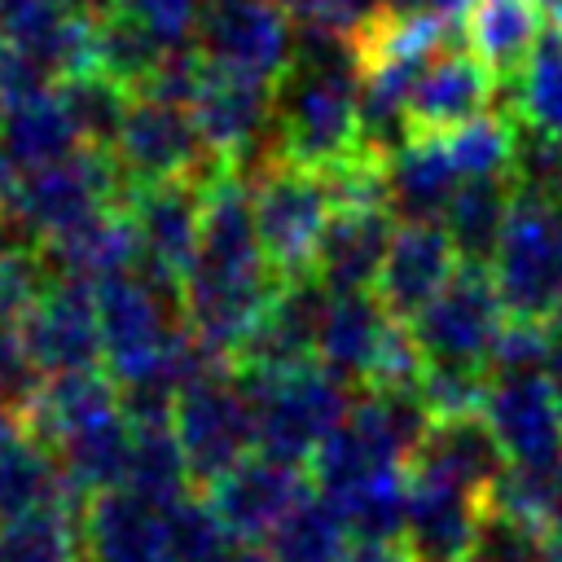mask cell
Here are the masks:
<instances>
[{
  "mask_svg": "<svg viewBox=\"0 0 562 562\" xmlns=\"http://www.w3.org/2000/svg\"><path fill=\"white\" fill-rule=\"evenodd\" d=\"M360 149V57L351 35L294 26V61L277 79V154L329 167Z\"/></svg>",
  "mask_w": 562,
  "mask_h": 562,
  "instance_id": "6da1fadb",
  "label": "cell"
},
{
  "mask_svg": "<svg viewBox=\"0 0 562 562\" xmlns=\"http://www.w3.org/2000/svg\"><path fill=\"white\" fill-rule=\"evenodd\" d=\"M255 408V448L263 457L307 465L325 435H334L351 413V386L334 378L321 360L285 369H233Z\"/></svg>",
  "mask_w": 562,
  "mask_h": 562,
  "instance_id": "7a4b0ae2",
  "label": "cell"
},
{
  "mask_svg": "<svg viewBox=\"0 0 562 562\" xmlns=\"http://www.w3.org/2000/svg\"><path fill=\"white\" fill-rule=\"evenodd\" d=\"M487 268L509 316L553 325L562 312V202L540 189H518Z\"/></svg>",
  "mask_w": 562,
  "mask_h": 562,
  "instance_id": "3957f363",
  "label": "cell"
},
{
  "mask_svg": "<svg viewBox=\"0 0 562 562\" xmlns=\"http://www.w3.org/2000/svg\"><path fill=\"white\" fill-rule=\"evenodd\" d=\"M123 198H127V176L114 149L79 145L44 167L22 171L9 198V215L31 241H48L101 211L123 206Z\"/></svg>",
  "mask_w": 562,
  "mask_h": 562,
  "instance_id": "277c9868",
  "label": "cell"
},
{
  "mask_svg": "<svg viewBox=\"0 0 562 562\" xmlns=\"http://www.w3.org/2000/svg\"><path fill=\"white\" fill-rule=\"evenodd\" d=\"M255 224L263 255L277 277H303L316 268V250L325 237V224L334 215L329 189L316 167H299L277 158L255 184Z\"/></svg>",
  "mask_w": 562,
  "mask_h": 562,
  "instance_id": "5b68a950",
  "label": "cell"
},
{
  "mask_svg": "<svg viewBox=\"0 0 562 562\" xmlns=\"http://www.w3.org/2000/svg\"><path fill=\"white\" fill-rule=\"evenodd\" d=\"M123 211L136 228V272L171 294L184 290V277L198 259L202 233V184L198 180H162V184H127Z\"/></svg>",
  "mask_w": 562,
  "mask_h": 562,
  "instance_id": "8992f818",
  "label": "cell"
},
{
  "mask_svg": "<svg viewBox=\"0 0 562 562\" xmlns=\"http://www.w3.org/2000/svg\"><path fill=\"white\" fill-rule=\"evenodd\" d=\"M180 448L189 457L193 483L206 492L255 448V408L237 382V373H211L193 382L171 413Z\"/></svg>",
  "mask_w": 562,
  "mask_h": 562,
  "instance_id": "52a82bcc",
  "label": "cell"
},
{
  "mask_svg": "<svg viewBox=\"0 0 562 562\" xmlns=\"http://www.w3.org/2000/svg\"><path fill=\"white\" fill-rule=\"evenodd\" d=\"M114 158H119L127 184H162V180L206 184L215 171L228 167L202 145L193 114L184 105H167L158 97L132 101L123 132L114 140Z\"/></svg>",
  "mask_w": 562,
  "mask_h": 562,
  "instance_id": "ba28073f",
  "label": "cell"
},
{
  "mask_svg": "<svg viewBox=\"0 0 562 562\" xmlns=\"http://www.w3.org/2000/svg\"><path fill=\"white\" fill-rule=\"evenodd\" d=\"M505 299L496 277L479 259H461L443 290L408 321L426 360H483L505 325Z\"/></svg>",
  "mask_w": 562,
  "mask_h": 562,
  "instance_id": "9c48e42d",
  "label": "cell"
},
{
  "mask_svg": "<svg viewBox=\"0 0 562 562\" xmlns=\"http://www.w3.org/2000/svg\"><path fill=\"white\" fill-rule=\"evenodd\" d=\"M193 44L211 66L277 83L294 61V18L277 0H220L202 9Z\"/></svg>",
  "mask_w": 562,
  "mask_h": 562,
  "instance_id": "30bf717a",
  "label": "cell"
},
{
  "mask_svg": "<svg viewBox=\"0 0 562 562\" xmlns=\"http://www.w3.org/2000/svg\"><path fill=\"white\" fill-rule=\"evenodd\" d=\"M18 338L40 378L101 364L105 342H101L97 285L53 277L48 290L35 299V307L18 321Z\"/></svg>",
  "mask_w": 562,
  "mask_h": 562,
  "instance_id": "8fae6325",
  "label": "cell"
},
{
  "mask_svg": "<svg viewBox=\"0 0 562 562\" xmlns=\"http://www.w3.org/2000/svg\"><path fill=\"white\" fill-rule=\"evenodd\" d=\"M329 303H334V290L316 272L285 277L277 285L272 303L263 307L259 325L246 334L233 369H285V364L316 360V342H321Z\"/></svg>",
  "mask_w": 562,
  "mask_h": 562,
  "instance_id": "7c38bea8",
  "label": "cell"
},
{
  "mask_svg": "<svg viewBox=\"0 0 562 562\" xmlns=\"http://www.w3.org/2000/svg\"><path fill=\"white\" fill-rule=\"evenodd\" d=\"M483 527V496L426 474L408 470V514L400 544L413 553V562H474Z\"/></svg>",
  "mask_w": 562,
  "mask_h": 562,
  "instance_id": "4fadbf2b",
  "label": "cell"
},
{
  "mask_svg": "<svg viewBox=\"0 0 562 562\" xmlns=\"http://www.w3.org/2000/svg\"><path fill=\"white\" fill-rule=\"evenodd\" d=\"M4 48L31 57L53 79H75L97 70V18L70 9L66 0H0Z\"/></svg>",
  "mask_w": 562,
  "mask_h": 562,
  "instance_id": "5bb4252c",
  "label": "cell"
},
{
  "mask_svg": "<svg viewBox=\"0 0 562 562\" xmlns=\"http://www.w3.org/2000/svg\"><path fill=\"white\" fill-rule=\"evenodd\" d=\"M312 487V474L303 465L277 461V457H246L224 479H215L202 496L215 505V514L228 522L237 540H268L272 527L294 509V501Z\"/></svg>",
  "mask_w": 562,
  "mask_h": 562,
  "instance_id": "9a60e30c",
  "label": "cell"
},
{
  "mask_svg": "<svg viewBox=\"0 0 562 562\" xmlns=\"http://www.w3.org/2000/svg\"><path fill=\"white\" fill-rule=\"evenodd\" d=\"M483 417L501 439L509 465L553 470L562 461V408L544 373L496 378L487 391Z\"/></svg>",
  "mask_w": 562,
  "mask_h": 562,
  "instance_id": "2e32d148",
  "label": "cell"
},
{
  "mask_svg": "<svg viewBox=\"0 0 562 562\" xmlns=\"http://www.w3.org/2000/svg\"><path fill=\"white\" fill-rule=\"evenodd\" d=\"M457 263H461V255L439 220H404L391 237V250L373 281V294L391 316L413 321L443 290V281L452 277Z\"/></svg>",
  "mask_w": 562,
  "mask_h": 562,
  "instance_id": "e0dca14e",
  "label": "cell"
},
{
  "mask_svg": "<svg viewBox=\"0 0 562 562\" xmlns=\"http://www.w3.org/2000/svg\"><path fill=\"white\" fill-rule=\"evenodd\" d=\"M501 97V79L461 44V48H439L413 92H408V119H413V132H452L479 114H487Z\"/></svg>",
  "mask_w": 562,
  "mask_h": 562,
  "instance_id": "ac0fdd59",
  "label": "cell"
},
{
  "mask_svg": "<svg viewBox=\"0 0 562 562\" xmlns=\"http://www.w3.org/2000/svg\"><path fill=\"white\" fill-rule=\"evenodd\" d=\"M83 562H171L167 509L149 505L132 487L88 496Z\"/></svg>",
  "mask_w": 562,
  "mask_h": 562,
  "instance_id": "d6986e66",
  "label": "cell"
},
{
  "mask_svg": "<svg viewBox=\"0 0 562 562\" xmlns=\"http://www.w3.org/2000/svg\"><path fill=\"white\" fill-rule=\"evenodd\" d=\"M119 408H123L119 382L110 378V369L92 364V369H70V373L40 378L31 386V395L18 404V417H22L26 435L57 448L75 430H83V426H92V422H101Z\"/></svg>",
  "mask_w": 562,
  "mask_h": 562,
  "instance_id": "ffe728a7",
  "label": "cell"
},
{
  "mask_svg": "<svg viewBox=\"0 0 562 562\" xmlns=\"http://www.w3.org/2000/svg\"><path fill=\"white\" fill-rule=\"evenodd\" d=\"M395 237V211L373 206V211H334L316 250V277L334 294L369 290L382 272V259Z\"/></svg>",
  "mask_w": 562,
  "mask_h": 562,
  "instance_id": "44dd1931",
  "label": "cell"
},
{
  "mask_svg": "<svg viewBox=\"0 0 562 562\" xmlns=\"http://www.w3.org/2000/svg\"><path fill=\"white\" fill-rule=\"evenodd\" d=\"M408 470H426L439 474L474 496H487L492 483L509 470V457L501 448V439L492 435L487 417H452V422H435L417 448V457L408 461Z\"/></svg>",
  "mask_w": 562,
  "mask_h": 562,
  "instance_id": "7402d4cb",
  "label": "cell"
},
{
  "mask_svg": "<svg viewBox=\"0 0 562 562\" xmlns=\"http://www.w3.org/2000/svg\"><path fill=\"white\" fill-rule=\"evenodd\" d=\"M40 255H44L53 277L101 285V281L136 268V228H132L127 211L114 206V211H101V215L66 228L57 237H48L40 246Z\"/></svg>",
  "mask_w": 562,
  "mask_h": 562,
  "instance_id": "603a6c76",
  "label": "cell"
},
{
  "mask_svg": "<svg viewBox=\"0 0 562 562\" xmlns=\"http://www.w3.org/2000/svg\"><path fill=\"white\" fill-rule=\"evenodd\" d=\"M79 145H83V136H79V123H75L61 88H40L31 97L0 105V149L13 162V171L44 167Z\"/></svg>",
  "mask_w": 562,
  "mask_h": 562,
  "instance_id": "cb8c5ba5",
  "label": "cell"
},
{
  "mask_svg": "<svg viewBox=\"0 0 562 562\" xmlns=\"http://www.w3.org/2000/svg\"><path fill=\"white\" fill-rule=\"evenodd\" d=\"M391 211L395 220H443L452 193L461 189V171L448 154L443 132H417L391 162Z\"/></svg>",
  "mask_w": 562,
  "mask_h": 562,
  "instance_id": "d4e9b609",
  "label": "cell"
},
{
  "mask_svg": "<svg viewBox=\"0 0 562 562\" xmlns=\"http://www.w3.org/2000/svg\"><path fill=\"white\" fill-rule=\"evenodd\" d=\"M395 316L378 303V294L351 290V294H334L329 316L321 325V342H316V360L342 378L347 386H364L369 364L382 347V334Z\"/></svg>",
  "mask_w": 562,
  "mask_h": 562,
  "instance_id": "484cf974",
  "label": "cell"
},
{
  "mask_svg": "<svg viewBox=\"0 0 562 562\" xmlns=\"http://www.w3.org/2000/svg\"><path fill=\"white\" fill-rule=\"evenodd\" d=\"M540 35H544V13L536 0H474V9L465 13V26H461L465 48L501 83L527 66Z\"/></svg>",
  "mask_w": 562,
  "mask_h": 562,
  "instance_id": "4316f807",
  "label": "cell"
},
{
  "mask_svg": "<svg viewBox=\"0 0 562 562\" xmlns=\"http://www.w3.org/2000/svg\"><path fill=\"white\" fill-rule=\"evenodd\" d=\"M514 176H470L461 180V189L452 193L448 211H443V228L457 246L461 259H479L487 263L505 224H509V211H514Z\"/></svg>",
  "mask_w": 562,
  "mask_h": 562,
  "instance_id": "83f0119b",
  "label": "cell"
},
{
  "mask_svg": "<svg viewBox=\"0 0 562 562\" xmlns=\"http://www.w3.org/2000/svg\"><path fill=\"white\" fill-rule=\"evenodd\" d=\"M57 465L66 474V483L88 501L97 492L123 487L127 479V452H132V422L127 413H110L83 430H75L70 439H61L57 448Z\"/></svg>",
  "mask_w": 562,
  "mask_h": 562,
  "instance_id": "f1b7e54d",
  "label": "cell"
},
{
  "mask_svg": "<svg viewBox=\"0 0 562 562\" xmlns=\"http://www.w3.org/2000/svg\"><path fill=\"white\" fill-rule=\"evenodd\" d=\"M189 483H193V470H189V457L180 448V435H176L171 417L132 422V452H127L123 487H132L149 505L167 509V505L189 496Z\"/></svg>",
  "mask_w": 562,
  "mask_h": 562,
  "instance_id": "f546056e",
  "label": "cell"
},
{
  "mask_svg": "<svg viewBox=\"0 0 562 562\" xmlns=\"http://www.w3.org/2000/svg\"><path fill=\"white\" fill-rule=\"evenodd\" d=\"M496 101L522 127L544 132V136H562V31L544 26V35L531 48L527 66L514 79L501 83Z\"/></svg>",
  "mask_w": 562,
  "mask_h": 562,
  "instance_id": "4dcf8cb0",
  "label": "cell"
},
{
  "mask_svg": "<svg viewBox=\"0 0 562 562\" xmlns=\"http://www.w3.org/2000/svg\"><path fill=\"white\" fill-rule=\"evenodd\" d=\"M347 522L338 505L316 492V483L294 501V509L272 527L268 536V558L272 562H342L347 558Z\"/></svg>",
  "mask_w": 562,
  "mask_h": 562,
  "instance_id": "1f68e13d",
  "label": "cell"
},
{
  "mask_svg": "<svg viewBox=\"0 0 562 562\" xmlns=\"http://www.w3.org/2000/svg\"><path fill=\"white\" fill-rule=\"evenodd\" d=\"M0 562H83L79 501H48L0 522Z\"/></svg>",
  "mask_w": 562,
  "mask_h": 562,
  "instance_id": "d6a6232c",
  "label": "cell"
},
{
  "mask_svg": "<svg viewBox=\"0 0 562 562\" xmlns=\"http://www.w3.org/2000/svg\"><path fill=\"white\" fill-rule=\"evenodd\" d=\"M356 540L386 544L404 536V514H408V470L404 465H382L369 479L351 483L347 492L329 496Z\"/></svg>",
  "mask_w": 562,
  "mask_h": 562,
  "instance_id": "836d02e7",
  "label": "cell"
},
{
  "mask_svg": "<svg viewBox=\"0 0 562 562\" xmlns=\"http://www.w3.org/2000/svg\"><path fill=\"white\" fill-rule=\"evenodd\" d=\"M167 57V44L158 35H149L136 18L127 13H105L97 18V70L119 79L132 92H145V83L154 79L158 61Z\"/></svg>",
  "mask_w": 562,
  "mask_h": 562,
  "instance_id": "e575fe53",
  "label": "cell"
},
{
  "mask_svg": "<svg viewBox=\"0 0 562 562\" xmlns=\"http://www.w3.org/2000/svg\"><path fill=\"white\" fill-rule=\"evenodd\" d=\"M443 140L465 180L470 176H509L514 154H518V119L505 110H487V114L443 132Z\"/></svg>",
  "mask_w": 562,
  "mask_h": 562,
  "instance_id": "d590c367",
  "label": "cell"
},
{
  "mask_svg": "<svg viewBox=\"0 0 562 562\" xmlns=\"http://www.w3.org/2000/svg\"><path fill=\"white\" fill-rule=\"evenodd\" d=\"M61 97H66L75 123H79L83 145L114 149V140L123 132V119L132 110V88H123L119 79H110L101 70H88V75L61 79Z\"/></svg>",
  "mask_w": 562,
  "mask_h": 562,
  "instance_id": "8d00e7d4",
  "label": "cell"
},
{
  "mask_svg": "<svg viewBox=\"0 0 562 562\" xmlns=\"http://www.w3.org/2000/svg\"><path fill=\"white\" fill-rule=\"evenodd\" d=\"M492 382L496 378L483 360H426L417 395H422L430 422H452V417L483 413Z\"/></svg>",
  "mask_w": 562,
  "mask_h": 562,
  "instance_id": "74e56055",
  "label": "cell"
},
{
  "mask_svg": "<svg viewBox=\"0 0 562 562\" xmlns=\"http://www.w3.org/2000/svg\"><path fill=\"white\" fill-rule=\"evenodd\" d=\"M167 531H171V562H224L237 536L215 514L206 496H184L167 505Z\"/></svg>",
  "mask_w": 562,
  "mask_h": 562,
  "instance_id": "f35d334b",
  "label": "cell"
},
{
  "mask_svg": "<svg viewBox=\"0 0 562 562\" xmlns=\"http://www.w3.org/2000/svg\"><path fill=\"white\" fill-rule=\"evenodd\" d=\"M483 509L505 514L531 531L553 536V470H527V465H509L492 492L483 496Z\"/></svg>",
  "mask_w": 562,
  "mask_h": 562,
  "instance_id": "ab89813d",
  "label": "cell"
},
{
  "mask_svg": "<svg viewBox=\"0 0 562 562\" xmlns=\"http://www.w3.org/2000/svg\"><path fill=\"white\" fill-rule=\"evenodd\" d=\"M553 347H558L553 325L509 316V321L501 325V334L492 338L483 364L492 369V378H531V373H544V369H549Z\"/></svg>",
  "mask_w": 562,
  "mask_h": 562,
  "instance_id": "60d3db41",
  "label": "cell"
},
{
  "mask_svg": "<svg viewBox=\"0 0 562 562\" xmlns=\"http://www.w3.org/2000/svg\"><path fill=\"white\" fill-rule=\"evenodd\" d=\"M48 281L53 272L35 246H0V325H18Z\"/></svg>",
  "mask_w": 562,
  "mask_h": 562,
  "instance_id": "b9f144b4",
  "label": "cell"
},
{
  "mask_svg": "<svg viewBox=\"0 0 562 562\" xmlns=\"http://www.w3.org/2000/svg\"><path fill=\"white\" fill-rule=\"evenodd\" d=\"M553 536L544 531H531L505 514H492L483 509V527H479V549H474V562H540L544 544Z\"/></svg>",
  "mask_w": 562,
  "mask_h": 562,
  "instance_id": "7bdbcfd3",
  "label": "cell"
},
{
  "mask_svg": "<svg viewBox=\"0 0 562 562\" xmlns=\"http://www.w3.org/2000/svg\"><path fill=\"white\" fill-rule=\"evenodd\" d=\"M119 13L136 18L149 35H158L167 48H184L198 35L202 0H119Z\"/></svg>",
  "mask_w": 562,
  "mask_h": 562,
  "instance_id": "ee69618b",
  "label": "cell"
},
{
  "mask_svg": "<svg viewBox=\"0 0 562 562\" xmlns=\"http://www.w3.org/2000/svg\"><path fill=\"white\" fill-rule=\"evenodd\" d=\"M294 26H329L342 35H356L386 0H277Z\"/></svg>",
  "mask_w": 562,
  "mask_h": 562,
  "instance_id": "f6af8a7d",
  "label": "cell"
},
{
  "mask_svg": "<svg viewBox=\"0 0 562 562\" xmlns=\"http://www.w3.org/2000/svg\"><path fill=\"white\" fill-rule=\"evenodd\" d=\"M35 382H40V373H35V364L26 360L18 329L0 325V404L18 408V404L31 395Z\"/></svg>",
  "mask_w": 562,
  "mask_h": 562,
  "instance_id": "bcb514c9",
  "label": "cell"
},
{
  "mask_svg": "<svg viewBox=\"0 0 562 562\" xmlns=\"http://www.w3.org/2000/svg\"><path fill=\"white\" fill-rule=\"evenodd\" d=\"M386 9H400V13H435L452 26H465V13L474 9V0H386Z\"/></svg>",
  "mask_w": 562,
  "mask_h": 562,
  "instance_id": "7dc6e473",
  "label": "cell"
},
{
  "mask_svg": "<svg viewBox=\"0 0 562 562\" xmlns=\"http://www.w3.org/2000/svg\"><path fill=\"white\" fill-rule=\"evenodd\" d=\"M342 562H413V553L400 544V540H386V544H369V540H356V549H347Z\"/></svg>",
  "mask_w": 562,
  "mask_h": 562,
  "instance_id": "c3c4849f",
  "label": "cell"
},
{
  "mask_svg": "<svg viewBox=\"0 0 562 562\" xmlns=\"http://www.w3.org/2000/svg\"><path fill=\"white\" fill-rule=\"evenodd\" d=\"M224 562H272L268 558V549L263 544H255V540H237L233 549H228V558Z\"/></svg>",
  "mask_w": 562,
  "mask_h": 562,
  "instance_id": "681fc988",
  "label": "cell"
},
{
  "mask_svg": "<svg viewBox=\"0 0 562 562\" xmlns=\"http://www.w3.org/2000/svg\"><path fill=\"white\" fill-rule=\"evenodd\" d=\"M13 184H18V180H13V162H9V158H4V149H0V220L9 215V198H13Z\"/></svg>",
  "mask_w": 562,
  "mask_h": 562,
  "instance_id": "f907efd6",
  "label": "cell"
},
{
  "mask_svg": "<svg viewBox=\"0 0 562 562\" xmlns=\"http://www.w3.org/2000/svg\"><path fill=\"white\" fill-rule=\"evenodd\" d=\"M66 4L79 9V13H88V18H105V13L119 9V0H66Z\"/></svg>",
  "mask_w": 562,
  "mask_h": 562,
  "instance_id": "816d5d0a",
  "label": "cell"
},
{
  "mask_svg": "<svg viewBox=\"0 0 562 562\" xmlns=\"http://www.w3.org/2000/svg\"><path fill=\"white\" fill-rule=\"evenodd\" d=\"M544 378H549V386H553V395H558V408H562V342L553 347V360H549Z\"/></svg>",
  "mask_w": 562,
  "mask_h": 562,
  "instance_id": "f5cc1de1",
  "label": "cell"
},
{
  "mask_svg": "<svg viewBox=\"0 0 562 562\" xmlns=\"http://www.w3.org/2000/svg\"><path fill=\"white\" fill-rule=\"evenodd\" d=\"M553 536H562V461L553 465Z\"/></svg>",
  "mask_w": 562,
  "mask_h": 562,
  "instance_id": "db71d44e",
  "label": "cell"
},
{
  "mask_svg": "<svg viewBox=\"0 0 562 562\" xmlns=\"http://www.w3.org/2000/svg\"><path fill=\"white\" fill-rule=\"evenodd\" d=\"M540 562H562V536H553V540L544 544V553H540Z\"/></svg>",
  "mask_w": 562,
  "mask_h": 562,
  "instance_id": "11a10c76",
  "label": "cell"
},
{
  "mask_svg": "<svg viewBox=\"0 0 562 562\" xmlns=\"http://www.w3.org/2000/svg\"><path fill=\"white\" fill-rule=\"evenodd\" d=\"M553 198L562 202V167H558V184H553Z\"/></svg>",
  "mask_w": 562,
  "mask_h": 562,
  "instance_id": "9f6ffc18",
  "label": "cell"
},
{
  "mask_svg": "<svg viewBox=\"0 0 562 562\" xmlns=\"http://www.w3.org/2000/svg\"><path fill=\"white\" fill-rule=\"evenodd\" d=\"M0 48H4V13H0Z\"/></svg>",
  "mask_w": 562,
  "mask_h": 562,
  "instance_id": "6f0895ef",
  "label": "cell"
},
{
  "mask_svg": "<svg viewBox=\"0 0 562 562\" xmlns=\"http://www.w3.org/2000/svg\"><path fill=\"white\" fill-rule=\"evenodd\" d=\"M553 334H562V312H558V321H553Z\"/></svg>",
  "mask_w": 562,
  "mask_h": 562,
  "instance_id": "680465c9",
  "label": "cell"
}]
</instances>
